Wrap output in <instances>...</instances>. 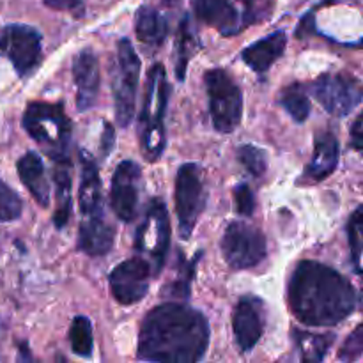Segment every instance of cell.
I'll use <instances>...</instances> for the list:
<instances>
[{
  "label": "cell",
  "instance_id": "cell-35",
  "mask_svg": "<svg viewBox=\"0 0 363 363\" xmlns=\"http://www.w3.org/2000/svg\"><path fill=\"white\" fill-rule=\"evenodd\" d=\"M113 142H116V130H113L112 124L105 123L103 124V135H101V156L106 158V156L112 152L113 149Z\"/></svg>",
  "mask_w": 363,
  "mask_h": 363
},
{
  "label": "cell",
  "instance_id": "cell-29",
  "mask_svg": "<svg viewBox=\"0 0 363 363\" xmlns=\"http://www.w3.org/2000/svg\"><path fill=\"white\" fill-rule=\"evenodd\" d=\"M347 241H350L351 259L354 272L362 275V250H363V208L358 206L347 220Z\"/></svg>",
  "mask_w": 363,
  "mask_h": 363
},
{
  "label": "cell",
  "instance_id": "cell-17",
  "mask_svg": "<svg viewBox=\"0 0 363 363\" xmlns=\"http://www.w3.org/2000/svg\"><path fill=\"white\" fill-rule=\"evenodd\" d=\"M73 78L77 85V106L80 112H87L99 94V60L91 48L78 52L73 59Z\"/></svg>",
  "mask_w": 363,
  "mask_h": 363
},
{
  "label": "cell",
  "instance_id": "cell-20",
  "mask_svg": "<svg viewBox=\"0 0 363 363\" xmlns=\"http://www.w3.org/2000/svg\"><path fill=\"white\" fill-rule=\"evenodd\" d=\"M18 176L20 181L23 183V186L30 191V195L34 197V201L38 202L43 208H48L50 206V186L48 176H46L45 163H43L41 156L35 151H28L18 160L16 163Z\"/></svg>",
  "mask_w": 363,
  "mask_h": 363
},
{
  "label": "cell",
  "instance_id": "cell-14",
  "mask_svg": "<svg viewBox=\"0 0 363 363\" xmlns=\"http://www.w3.org/2000/svg\"><path fill=\"white\" fill-rule=\"evenodd\" d=\"M142 169L138 163L124 160L117 165L110 186V206L117 218L124 223H131L137 215L138 191H140Z\"/></svg>",
  "mask_w": 363,
  "mask_h": 363
},
{
  "label": "cell",
  "instance_id": "cell-4",
  "mask_svg": "<svg viewBox=\"0 0 363 363\" xmlns=\"http://www.w3.org/2000/svg\"><path fill=\"white\" fill-rule=\"evenodd\" d=\"M21 124L28 137L38 142L39 147L53 162L69 158L67 155H69L73 126H71L69 117L64 112L62 103H28Z\"/></svg>",
  "mask_w": 363,
  "mask_h": 363
},
{
  "label": "cell",
  "instance_id": "cell-26",
  "mask_svg": "<svg viewBox=\"0 0 363 363\" xmlns=\"http://www.w3.org/2000/svg\"><path fill=\"white\" fill-rule=\"evenodd\" d=\"M279 103L298 124L305 123L311 116V99H308V94L301 84H291L286 89H282Z\"/></svg>",
  "mask_w": 363,
  "mask_h": 363
},
{
  "label": "cell",
  "instance_id": "cell-5",
  "mask_svg": "<svg viewBox=\"0 0 363 363\" xmlns=\"http://www.w3.org/2000/svg\"><path fill=\"white\" fill-rule=\"evenodd\" d=\"M204 84L213 126L220 133H233L243 117V94L240 85L222 67L206 71Z\"/></svg>",
  "mask_w": 363,
  "mask_h": 363
},
{
  "label": "cell",
  "instance_id": "cell-28",
  "mask_svg": "<svg viewBox=\"0 0 363 363\" xmlns=\"http://www.w3.org/2000/svg\"><path fill=\"white\" fill-rule=\"evenodd\" d=\"M202 252H199L197 257L191 259V261H184L183 254H177V269H179V275L174 279V282L169 287H163V291H167V294L170 296L183 298L188 300L190 298V289H191V280L195 277V268H197V261L201 259Z\"/></svg>",
  "mask_w": 363,
  "mask_h": 363
},
{
  "label": "cell",
  "instance_id": "cell-12",
  "mask_svg": "<svg viewBox=\"0 0 363 363\" xmlns=\"http://www.w3.org/2000/svg\"><path fill=\"white\" fill-rule=\"evenodd\" d=\"M311 89L323 108L335 117H347L362 103L360 80L346 73L321 74Z\"/></svg>",
  "mask_w": 363,
  "mask_h": 363
},
{
  "label": "cell",
  "instance_id": "cell-33",
  "mask_svg": "<svg viewBox=\"0 0 363 363\" xmlns=\"http://www.w3.org/2000/svg\"><path fill=\"white\" fill-rule=\"evenodd\" d=\"M362 351H363L362 326H357L354 332L347 337V340L342 344V347H340L339 358L342 362H354L362 357Z\"/></svg>",
  "mask_w": 363,
  "mask_h": 363
},
{
  "label": "cell",
  "instance_id": "cell-3",
  "mask_svg": "<svg viewBox=\"0 0 363 363\" xmlns=\"http://www.w3.org/2000/svg\"><path fill=\"white\" fill-rule=\"evenodd\" d=\"M170 85L163 64H155L147 73L144 106L140 113V145L147 162H158L167 147L165 116Z\"/></svg>",
  "mask_w": 363,
  "mask_h": 363
},
{
  "label": "cell",
  "instance_id": "cell-6",
  "mask_svg": "<svg viewBox=\"0 0 363 363\" xmlns=\"http://www.w3.org/2000/svg\"><path fill=\"white\" fill-rule=\"evenodd\" d=\"M197 20L216 28L222 35H234L264 18V4L257 0H191Z\"/></svg>",
  "mask_w": 363,
  "mask_h": 363
},
{
  "label": "cell",
  "instance_id": "cell-9",
  "mask_svg": "<svg viewBox=\"0 0 363 363\" xmlns=\"http://www.w3.org/2000/svg\"><path fill=\"white\" fill-rule=\"evenodd\" d=\"M176 215L179 222V234L188 240L197 225L208 201L202 170L197 163H184L179 167L176 176Z\"/></svg>",
  "mask_w": 363,
  "mask_h": 363
},
{
  "label": "cell",
  "instance_id": "cell-32",
  "mask_svg": "<svg viewBox=\"0 0 363 363\" xmlns=\"http://www.w3.org/2000/svg\"><path fill=\"white\" fill-rule=\"evenodd\" d=\"M234 206L241 216H252L255 211V194L247 183L234 188Z\"/></svg>",
  "mask_w": 363,
  "mask_h": 363
},
{
  "label": "cell",
  "instance_id": "cell-10",
  "mask_svg": "<svg viewBox=\"0 0 363 363\" xmlns=\"http://www.w3.org/2000/svg\"><path fill=\"white\" fill-rule=\"evenodd\" d=\"M223 259L233 269H248L261 264L268 254L266 236L247 222H230L223 233L222 241Z\"/></svg>",
  "mask_w": 363,
  "mask_h": 363
},
{
  "label": "cell",
  "instance_id": "cell-36",
  "mask_svg": "<svg viewBox=\"0 0 363 363\" xmlns=\"http://www.w3.org/2000/svg\"><path fill=\"white\" fill-rule=\"evenodd\" d=\"M363 117L362 113H358L357 119H354L353 126H351V145L357 152H362L363 149V133H362V126H363Z\"/></svg>",
  "mask_w": 363,
  "mask_h": 363
},
{
  "label": "cell",
  "instance_id": "cell-19",
  "mask_svg": "<svg viewBox=\"0 0 363 363\" xmlns=\"http://www.w3.org/2000/svg\"><path fill=\"white\" fill-rule=\"evenodd\" d=\"M287 46V34L286 30H275L266 38L259 39V41L252 43L250 46L243 48L241 52V59L245 60L250 69L255 73L264 74L269 71V67L284 55Z\"/></svg>",
  "mask_w": 363,
  "mask_h": 363
},
{
  "label": "cell",
  "instance_id": "cell-7",
  "mask_svg": "<svg viewBox=\"0 0 363 363\" xmlns=\"http://www.w3.org/2000/svg\"><path fill=\"white\" fill-rule=\"evenodd\" d=\"M135 250L147 257L152 275H160L165 266L170 248V218L167 206L162 199H151L147 202L144 220L135 233Z\"/></svg>",
  "mask_w": 363,
  "mask_h": 363
},
{
  "label": "cell",
  "instance_id": "cell-30",
  "mask_svg": "<svg viewBox=\"0 0 363 363\" xmlns=\"http://www.w3.org/2000/svg\"><path fill=\"white\" fill-rule=\"evenodd\" d=\"M238 160L254 177L264 176L268 170V156H266L264 149L257 147V145L245 144L238 147Z\"/></svg>",
  "mask_w": 363,
  "mask_h": 363
},
{
  "label": "cell",
  "instance_id": "cell-31",
  "mask_svg": "<svg viewBox=\"0 0 363 363\" xmlns=\"http://www.w3.org/2000/svg\"><path fill=\"white\" fill-rule=\"evenodd\" d=\"M23 213V202L20 195L0 179V222H14Z\"/></svg>",
  "mask_w": 363,
  "mask_h": 363
},
{
  "label": "cell",
  "instance_id": "cell-24",
  "mask_svg": "<svg viewBox=\"0 0 363 363\" xmlns=\"http://www.w3.org/2000/svg\"><path fill=\"white\" fill-rule=\"evenodd\" d=\"M293 339L300 351L301 362L319 363L326 358L335 342V333H308L303 330H293Z\"/></svg>",
  "mask_w": 363,
  "mask_h": 363
},
{
  "label": "cell",
  "instance_id": "cell-18",
  "mask_svg": "<svg viewBox=\"0 0 363 363\" xmlns=\"http://www.w3.org/2000/svg\"><path fill=\"white\" fill-rule=\"evenodd\" d=\"M340 160V144L339 138L332 131H323L315 135L314 155H312L311 163L305 167V172L300 179L307 183H319L326 177L332 176L339 167Z\"/></svg>",
  "mask_w": 363,
  "mask_h": 363
},
{
  "label": "cell",
  "instance_id": "cell-34",
  "mask_svg": "<svg viewBox=\"0 0 363 363\" xmlns=\"http://www.w3.org/2000/svg\"><path fill=\"white\" fill-rule=\"evenodd\" d=\"M46 7L53 11H67L74 16L84 14V0H43Z\"/></svg>",
  "mask_w": 363,
  "mask_h": 363
},
{
  "label": "cell",
  "instance_id": "cell-2",
  "mask_svg": "<svg viewBox=\"0 0 363 363\" xmlns=\"http://www.w3.org/2000/svg\"><path fill=\"white\" fill-rule=\"evenodd\" d=\"M291 312L307 326H335L358 307L353 284L337 269L315 261H301L287 287Z\"/></svg>",
  "mask_w": 363,
  "mask_h": 363
},
{
  "label": "cell",
  "instance_id": "cell-8",
  "mask_svg": "<svg viewBox=\"0 0 363 363\" xmlns=\"http://www.w3.org/2000/svg\"><path fill=\"white\" fill-rule=\"evenodd\" d=\"M138 78H140V57L137 55L130 39H119L116 71H113V101H116V119L121 128L130 126L135 117Z\"/></svg>",
  "mask_w": 363,
  "mask_h": 363
},
{
  "label": "cell",
  "instance_id": "cell-11",
  "mask_svg": "<svg viewBox=\"0 0 363 363\" xmlns=\"http://www.w3.org/2000/svg\"><path fill=\"white\" fill-rule=\"evenodd\" d=\"M0 50L9 57L18 77L27 78L43 60V38L30 25L11 23L0 30Z\"/></svg>",
  "mask_w": 363,
  "mask_h": 363
},
{
  "label": "cell",
  "instance_id": "cell-1",
  "mask_svg": "<svg viewBox=\"0 0 363 363\" xmlns=\"http://www.w3.org/2000/svg\"><path fill=\"white\" fill-rule=\"evenodd\" d=\"M209 323L202 312L183 303H165L144 318L137 357L144 362L195 363L208 351Z\"/></svg>",
  "mask_w": 363,
  "mask_h": 363
},
{
  "label": "cell",
  "instance_id": "cell-13",
  "mask_svg": "<svg viewBox=\"0 0 363 363\" xmlns=\"http://www.w3.org/2000/svg\"><path fill=\"white\" fill-rule=\"evenodd\" d=\"M152 269L144 257H133L121 262L108 275L110 291L117 303L130 307L145 298L151 284Z\"/></svg>",
  "mask_w": 363,
  "mask_h": 363
},
{
  "label": "cell",
  "instance_id": "cell-22",
  "mask_svg": "<svg viewBox=\"0 0 363 363\" xmlns=\"http://www.w3.org/2000/svg\"><path fill=\"white\" fill-rule=\"evenodd\" d=\"M71 162L60 160L55 162L53 170V183H55V211L52 222L55 229H66L71 220Z\"/></svg>",
  "mask_w": 363,
  "mask_h": 363
},
{
  "label": "cell",
  "instance_id": "cell-27",
  "mask_svg": "<svg viewBox=\"0 0 363 363\" xmlns=\"http://www.w3.org/2000/svg\"><path fill=\"white\" fill-rule=\"evenodd\" d=\"M69 344L71 351L80 358H91L94 350V340H92V325L85 315H77L71 323L69 328Z\"/></svg>",
  "mask_w": 363,
  "mask_h": 363
},
{
  "label": "cell",
  "instance_id": "cell-16",
  "mask_svg": "<svg viewBox=\"0 0 363 363\" xmlns=\"http://www.w3.org/2000/svg\"><path fill=\"white\" fill-rule=\"evenodd\" d=\"M80 188H78V202H80L82 220H103V188L99 169L94 158L85 149H80Z\"/></svg>",
  "mask_w": 363,
  "mask_h": 363
},
{
  "label": "cell",
  "instance_id": "cell-15",
  "mask_svg": "<svg viewBox=\"0 0 363 363\" xmlns=\"http://www.w3.org/2000/svg\"><path fill=\"white\" fill-rule=\"evenodd\" d=\"M264 303L257 296H243L233 312L234 339L241 353H250L264 333Z\"/></svg>",
  "mask_w": 363,
  "mask_h": 363
},
{
  "label": "cell",
  "instance_id": "cell-25",
  "mask_svg": "<svg viewBox=\"0 0 363 363\" xmlns=\"http://www.w3.org/2000/svg\"><path fill=\"white\" fill-rule=\"evenodd\" d=\"M197 52V38L190 25V16H183L179 28H177V39H176V78L179 82H184L186 77L188 64L190 59Z\"/></svg>",
  "mask_w": 363,
  "mask_h": 363
},
{
  "label": "cell",
  "instance_id": "cell-23",
  "mask_svg": "<svg viewBox=\"0 0 363 363\" xmlns=\"http://www.w3.org/2000/svg\"><path fill=\"white\" fill-rule=\"evenodd\" d=\"M169 23L158 9L151 6H142L135 16V34L138 41L145 46H160L167 38Z\"/></svg>",
  "mask_w": 363,
  "mask_h": 363
},
{
  "label": "cell",
  "instance_id": "cell-21",
  "mask_svg": "<svg viewBox=\"0 0 363 363\" xmlns=\"http://www.w3.org/2000/svg\"><path fill=\"white\" fill-rule=\"evenodd\" d=\"M116 241V230L103 220H82L78 227V250L91 257L108 254Z\"/></svg>",
  "mask_w": 363,
  "mask_h": 363
},
{
  "label": "cell",
  "instance_id": "cell-37",
  "mask_svg": "<svg viewBox=\"0 0 363 363\" xmlns=\"http://www.w3.org/2000/svg\"><path fill=\"white\" fill-rule=\"evenodd\" d=\"M21 358H23V360H32L30 353H28V350H27V344H21L20 346V360Z\"/></svg>",
  "mask_w": 363,
  "mask_h": 363
}]
</instances>
